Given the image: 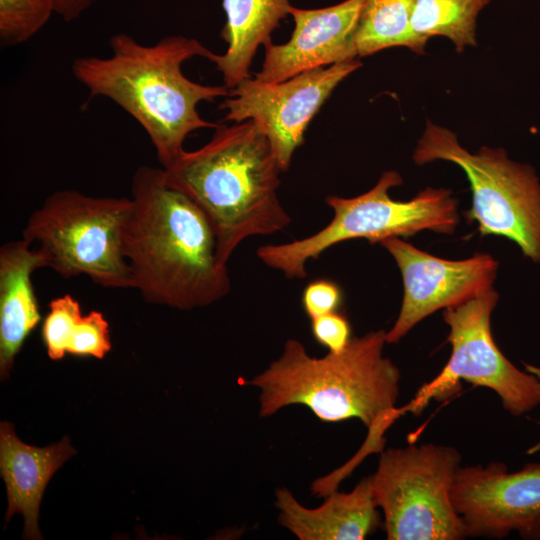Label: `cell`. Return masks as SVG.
<instances>
[{
	"label": "cell",
	"instance_id": "obj_1",
	"mask_svg": "<svg viewBox=\"0 0 540 540\" xmlns=\"http://www.w3.org/2000/svg\"><path fill=\"white\" fill-rule=\"evenodd\" d=\"M130 199L122 241L133 289L149 303L180 310L229 294L228 267L209 218L166 180L163 168L138 167Z\"/></svg>",
	"mask_w": 540,
	"mask_h": 540
},
{
	"label": "cell",
	"instance_id": "obj_2",
	"mask_svg": "<svg viewBox=\"0 0 540 540\" xmlns=\"http://www.w3.org/2000/svg\"><path fill=\"white\" fill-rule=\"evenodd\" d=\"M107 57L84 56L72 63V73L91 97L113 101L144 129L166 169L184 151L186 137L199 129L217 128L201 117L198 105L229 96L223 85H204L187 78L183 64L210 60L214 53L195 38L162 37L143 44L127 33L110 37Z\"/></svg>",
	"mask_w": 540,
	"mask_h": 540
},
{
	"label": "cell",
	"instance_id": "obj_3",
	"mask_svg": "<svg viewBox=\"0 0 540 540\" xmlns=\"http://www.w3.org/2000/svg\"><path fill=\"white\" fill-rule=\"evenodd\" d=\"M215 129L205 145L184 150L163 169L166 180L207 215L227 265L242 241L283 231L291 217L277 195L283 171L259 127L246 120Z\"/></svg>",
	"mask_w": 540,
	"mask_h": 540
},
{
	"label": "cell",
	"instance_id": "obj_4",
	"mask_svg": "<svg viewBox=\"0 0 540 540\" xmlns=\"http://www.w3.org/2000/svg\"><path fill=\"white\" fill-rule=\"evenodd\" d=\"M386 343V331L379 329L352 337L340 353L314 357L288 339L281 355L249 381L259 390V415L299 404L323 422L357 418L368 438L384 442L382 434L403 411L395 408L401 375L383 356Z\"/></svg>",
	"mask_w": 540,
	"mask_h": 540
},
{
	"label": "cell",
	"instance_id": "obj_5",
	"mask_svg": "<svg viewBox=\"0 0 540 540\" xmlns=\"http://www.w3.org/2000/svg\"><path fill=\"white\" fill-rule=\"evenodd\" d=\"M402 183L401 175L390 170L361 195L326 197L333 217L324 228L291 242L260 246L257 257L289 279H303L307 276L306 263L340 242L366 239L373 244L390 237H410L424 230L455 232L460 216L451 190L428 187L408 201L394 200L389 190Z\"/></svg>",
	"mask_w": 540,
	"mask_h": 540
},
{
	"label": "cell",
	"instance_id": "obj_6",
	"mask_svg": "<svg viewBox=\"0 0 540 540\" xmlns=\"http://www.w3.org/2000/svg\"><path fill=\"white\" fill-rule=\"evenodd\" d=\"M128 197H96L58 190L34 210L22 238L37 244L43 267L63 278L85 275L105 288H133L123 252Z\"/></svg>",
	"mask_w": 540,
	"mask_h": 540
},
{
	"label": "cell",
	"instance_id": "obj_7",
	"mask_svg": "<svg viewBox=\"0 0 540 540\" xmlns=\"http://www.w3.org/2000/svg\"><path fill=\"white\" fill-rule=\"evenodd\" d=\"M412 158L419 166L437 160L459 166L472 192L468 220L477 223L482 236L505 237L540 262V182L532 166L512 161L502 148L484 146L470 153L454 132L430 121Z\"/></svg>",
	"mask_w": 540,
	"mask_h": 540
},
{
	"label": "cell",
	"instance_id": "obj_8",
	"mask_svg": "<svg viewBox=\"0 0 540 540\" xmlns=\"http://www.w3.org/2000/svg\"><path fill=\"white\" fill-rule=\"evenodd\" d=\"M461 456L454 447L427 443L381 451L371 476L375 503L389 540L466 537L451 489Z\"/></svg>",
	"mask_w": 540,
	"mask_h": 540
},
{
	"label": "cell",
	"instance_id": "obj_9",
	"mask_svg": "<svg viewBox=\"0 0 540 540\" xmlns=\"http://www.w3.org/2000/svg\"><path fill=\"white\" fill-rule=\"evenodd\" d=\"M499 299L494 287L469 301L444 309L452 351L442 371L418 391L405 408L421 410L430 398L443 399L460 380L492 389L503 408L522 416L540 405V381L515 367L499 350L491 333V314Z\"/></svg>",
	"mask_w": 540,
	"mask_h": 540
},
{
	"label": "cell",
	"instance_id": "obj_10",
	"mask_svg": "<svg viewBox=\"0 0 540 540\" xmlns=\"http://www.w3.org/2000/svg\"><path fill=\"white\" fill-rule=\"evenodd\" d=\"M358 59L307 71L277 83L246 78L230 89L220 108L224 120L255 123L270 142L285 172L305 131L334 89L360 68Z\"/></svg>",
	"mask_w": 540,
	"mask_h": 540
},
{
	"label": "cell",
	"instance_id": "obj_11",
	"mask_svg": "<svg viewBox=\"0 0 540 540\" xmlns=\"http://www.w3.org/2000/svg\"><path fill=\"white\" fill-rule=\"evenodd\" d=\"M451 499L465 535L540 539V464L509 473L504 463L460 467Z\"/></svg>",
	"mask_w": 540,
	"mask_h": 540
},
{
	"label": "cell",
	"instance_id": "obj_12",
	"mask_svg": "<svg viewBox=\"0 0 540 540\" xmlns=\"http://www.w3.org/2000/svg\"><path fill=\"white\" fill-rule=\"evenodd\" d=\"M394 258L403 280L398 317L386 332L389 344L400 341L421 320L440 309L463 304L493 287L499 263L487 253L448 260L390 237L380 242Z\"/></svg>",
	"mask_w": 540,
	"mask_h": 540
},
{
	"label": "cell",
	"instance_id": "obj_13",
	"mask_svg": "<svg viewBox=\"0 0 540 540\" xmlns=\"http://www.w3.org/2000/svg\"><path fill=\"white\" fill-rule=\"evenodd\" d=\"M365 0H345L319 9L289 7L294 20L284 44H265L255 78L277 83L298 74L357 59L356 34Z\"/></svg>",
	"mask_w": 540,
	"mask_h": 540
},
{
	"label": "cell",
	"instance_id": "obj_14",
	"mask_svg": "<svg viewBox=\"0 0 540 540\" xmlns=\"http://www.w3.org/2000/svg\"><path fill=\"white\" fill-rule=\"evenodd\" d=\"M317 508L302 505L287 488H278V522L299 540H363L380 525L371 477L349 493L333 490Z\"/></svg>",
	"mask_w": 540,
	"mask_h": 540
},
{
	"label": "cell",
	"instance_id": "obj_15",
	"mask_svg": "<svg viewBox=\"0 0 540 540\" xmlns=\"http://www.w3.org/2000/svg\"><path fill=\"white\" fill-rule=\"evenodd\" d=\"M76 454L68 437L46 447L21 441L13 424L0 425V473L6 484L8 508L6 522L15 514L25 520L23 536L42 539L38 528L39 506L53 474Z\"/></svg>",
	"mask_w": 540,
	"mask_h": 540
},
{
	"label": "cell",
	"instance_id": "obj_16",
	"mask_svg": "<svg viewBox=\"0 0 540 540\" xmlns=\"http://www.w3.org/2000/svg\"><path fill=\"white\" fill-rule=\"evenodd\" d=\"M43 268L37 248L21 238L0 247V375L5 380L15 356L41 320L32 274Z\"/></svg>",
	"mask_w": 540,
	"mask_h": 540
},
{
	"label": "cell",
	"instance_id": "obj_17",
	"mask_svg": "<svg viewBox=\"0 0 540 540\" xmlns=\"http://www.w3.org/2000/svg\"><path fill=\"white\" fill-rule=\"evenodd\" d=\"M226 22L221 37L226 51L210 59L229 89L251 77L249 69L258 47L271 42L272 32L289 14V0H223Z\"/></svg>",
	"mask_w": 540,
	"mask_h": 540
},
{
	"label": "cell",
	"instance_id": "obj_18",
	"mask_svg": "<svg viewBox=\"0 0 540 540\" xmlns=\"http://www.w3.org/2000/svg\"><path fill=\"white\" fill-rule=\"evenodd\" d=\"M42 339L52 360L65 354L102 359L111 350L109 324L103 314L93 310L82 315L79 302L69 294L50 301Z\"/></svg>",
	"mask_w": 540,
	"mask_h": 540
},
{
	"label": "cell",
	"instance_id": "obj_19",
	"mask_svg": "<svg viewBox=\"0 0 540 540\" xmlns=\"http://www.w3.org/2000/svg\"><path fill=\"white\" fill-rule=\"evenodd\" d=\"M416 0H365L356 34L358 57L391 47L423 54L426 43L416 36L411 17Z\"/></svg>",
	"mask_w": 540,
	"mask_h": 540
},
{
	"label": "cell",
	"instance_id": "obj_20",
	"mask_svg": "<svg viewBox=\"0 0 540 540\" xmlns=\"http://www.w3.org/2000/svg\"><path fill=\"white\" fill-rule=\"evenodd\" d=\"M491 0H416L411 27L427 44L429 38H448L457 52L476 46V20Z\"/></svg>",
	"mask_w": 540,
	"mask_h": 540
},
{
	"label": "cell",
	"instance_id": "obj_21",
	"mask_svg": "<svg viewBox=\"0 0 540 540\" xmlns=\"http://www.w3.org/2000/svg\"><path fill=\"white\" fill-rule=\"evenodd\" d=\"M53 14V0H0L1 44L15 46L28 41Z\"/></svg>",
	"mask_w": 540,
	"mask_h": 540
},
{
	"label": "cell",
	"instance_id": "obj_22",
	"mask_svg": "<svg viewBox=\"0 0 540 540\" xmlns=\"http://www.w3.org/2000/svg\"><path fill=\"white\" fill-rule=\"evenodd\" d=\"M304 312L313 320L319 316L339 311L343 304V291L333 280L321 278L309 282L302 292Z\"/></svg>",
	"mask_w": 540,
	"mask_h": 540
},
{
	"label": "cell",
	"instance_id": "obj_23",
	"mask_svg": "<svg viewBox=\"0 0 540 540\" xmlns=\"http://www.w3.org/2000/svg\"><path fill=\"white\" fill-rule=\"evenodd\" d=\"M311 331L316 342L331 353H340L352 339L350 322L339 311L311 320Z\"/></svg>",
	"mask_w": 540,
	"mask_h": 540
},
{
	"label": "cell",
	"instance_id": "obj_24",
	"mask_svg": "<svg viewBox=\"0 0 540 540\" xmlns=\"http://www.w3.org/2000/svg\"><path fill=\"white\" fill-rule=\"evenodd\" d=\"M99 0H53L55 14L65 22L77 20Z\"/></svg>",
	"mask_w": 540,
	"mask_h": 540
}]
</instances>
